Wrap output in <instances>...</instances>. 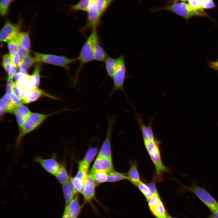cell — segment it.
I'll return each instance as SVG.
<instances>
[{"label":"cell","instance_id":"1","mask_svg":"<svg viewBox=\"0 0 218 218\" xmlns=\"http://www.w3.org/2000/svg\"><path fill=\"white\" fill-rule=\"evenodd\" d=\"M191 186H187L177 181L180 188V192H190L194 194L206 206L213 212L218 209V202L207 190L205 186L201 187L195 180H189Z\"/></svg>","mask_w":218,"mask_h":218},{"label":"cell","instance_id":"2","mask_svg":"<svg viewBox=\"0 0 218 218\" xmlns=\"http://www.w3.org/2000/svg\"><path fill=\"white\" fill-rule=\"evenodd\" d=\"M145 148L155 166V178L158 181H162V175L168 169L162 161L159 147L160 141L156 138L151 140L144 141Z\"/></svg>","mask_w":218,"mask_h":218},{"label":"cell","instance_id":"3","mask_svg":"<svg viewBox=\"0 0 218 218\" xmlns=\"http://www.w3.org/2000/svg\"><path fill=\"white\" fill-rule=\"evenodd\" d=\"M51 115L31 113L28 117L22 127L19 128V134L15 144L16 148H18L19 146L24 137L35 129Z\"/></svg>","mask_w":218,"mask_h":218},{"label":"cell","instance_id":"4","mask_svg":"<svg viewBox=\"0 0 218 218\" xmlns=\"http://www.w3.org/2000/svg\"><path fill=\"white\" fill-rule=\"evenodd\" d=\"M158 9L171 11L186 20L195 16H207L203 8L196 9L193 7L189 4L183 2H175L170 5Z\"/></svg>","mask_w":218,"mask_h":218},{"label":"cell","instance_id":"5","mask_svg":"<svg viewBox=\"0 0 218 218\" xmlns=\"http://www.w3.org/2000/svg\"><path fill=\"white\" fill-rule=\"evenodd\" d=\"M116 59V70L112 78L113 84L110 94H112L116 91H121L126 95L124 85L126 78L127 70L124 56L122 54Z\"/></svg>","mask_w":218,"mask_h":218},{"label":"cell","instance_id":"6","mask_svg":"<svg viewBox=\"0 0 218 218\" xmlns=\"http://www.w3.org/2000/svg\"><path fill=\"white\" fill-rule=\"evenodd\" d=\"M35 62H44L64 68L77 61V58H70L66 57L34 52Z\"/></svg>","mask_w":218,"mask_h":218},{"label":"cell","instance_id":"7","mask_svg":"<svg viewBox=\"0 0 218 218\" xmlns=\"http://www.w3.org/2000/svg\"><path fill=\"white\" fill-rule=\"evenodd\" d=\"M77 58V61L80 62V64L76 71L73 78L72 85L74 86H75L78 83L80 72L84 65L94 60L92 46L88 39H87L85 41L79 53L78 56Z\"/></svg>","mask_w":218,"mask_h":218},{"label":"cell","instance_id":"8","mask_svg":"<svg viewBox=\"0 0 218 218\" xmlns=\"http://www.w3.org/2000/svg\"><path fill=\"white\" fill-rule=\"evenodd\" d=\"M116 118V116L115 115L108 117L107 126L105 138L97 157L111 160V137Z\"/></svg>","mask_w":218,"mask_h":218},{"label":"cell","instance_id":"9","mask_svg":"<svg viewBox=\"0 0 218 218\" xmlns=\"http://www.w3.org/2000/svg\"><path fill=\"white\" fill-rule=\"evenodd\" d=\"M88 12L86 23L80 30L84 31L91 30L93 31H97V28L100 24L101 15L97 10L95 0H91Z\"/></svg>","mask_w":218,"mask_h":218},{"label":"cell","instance_id":"10","mask_svg":"<svg viewBox=\"0 0 218 218\" xmlns=\"http://www.w3.org/2000/svg\"><path fill=\"white\" fill-rule=\"evenodd\" d=\"M87 39L91 44L94 60L104 62L108 55L100 43L97 31H92Z\"/></svg>","mask_w":218,"mask_h":218},{"label":"cell","instance_id":"11","mask_svg":"<svg viewBox=\"0 0 218 218\" xmlns=\"http://www.w3.org/2000/svg\"><path fill=\"white\" fill-rule=\"evenodd\" d=\"M33 160L40 165L47 172L54 175L58 171L61 165L56 160L55 154L52 155L51 157L46 159L37 155Z\"/></svg>","mask_w":218,"mask_h":218},{"label":"cell","instance_id":"12","mask_svg":"<svg viewBox=\"0 0 218 218\" xmlns=\"http://www.w3.org/2000/svg\"><path fill=\"white\" fill-rule=\"evenodd\" d=\"M19 26L7 21L0 31V41L7 42L14 39L19 33Z\"/></svg>","mask_w":218,"mask_h":218},{"label":"cell","instance_id":"13","mask_svg":"<svg viewBox=\"0 0 218 218\" xmlns=\"http://www.w3.org/2000/svg\"><path fill=\"white\" fill-rule=\"evenodd\" d=\"M16 84L20 91L22 100L29 92L35 88V81L31 75H26L16 82Z\"/></svg>","mask_w":218,"mask_h":218},{"label":"cell","instance_id":"14","mask_svg":"<svg viewBox=\"0 0 218 218\" xmlns=\"http://www.w3.org/2000/svg\"><path fill=\"white\" fill-rule=\"evenodd\" d=\"M96 184L91 175H88L84 184L83 195L84 205L88 203H90L95 198V187Z\"/></svg>","mask_w":218,"mask_h":218},{"label":"cell","instance_id":"15","mask_svg":"<svg viewBox=\"0 0 218 218\" xmlns=\"http://www.w3.org/2000/svg\"><path fill=\"white\" fill-rule=\"evenodd\" d=\"M136 117L142 133L144 141L151 140L155 139L152 127L153 119H149L148 124L146 125L144 123L142 118L137 114H136Z\"/></svg>","mask_w":218,"mask_h":218},{"label":"cell","instance_id":"16","mask_svg":"<svg viewBox=\"0 0 218 218\" xmlns=\"http://www.w3.org/2000/svg\"><path fill=\"white\" fill-rule=\"evenodd\" d=\"M114 170L111 160L97 157L90 172L102 171L108 173Z\"/></svg>","mask_w":218,"mask_h":218},{"label":"cell","instance_id":"17","mask_svg":"<svg viewBox=\"0 0 218 218\" xmlns=\"http://www.w3.org/2000/svg\"><path fill=\"white\" fill-rule=\"evenodd\" d=\"M78 193H76L68 204L66 205L68 214L71 218H78L84 205L80 204Z\"/></svg>","mask_w":218,"mask_h":218},{"label":"cell","instance_id":"18","mask_svg":"<svg viewBox=\"0 0 218 218\" xmlns=\"http://www.w3.org/2000/svg\"><path fill=\"white\" fill-rule=\"evenodd\" d=\"M9 113L15 114L20 128L23 126L26 119L31 112L26 106L21 105L10 111Z\"/></svg>","mask_w":218,"mask_h":218},{"label":"cell","instance_id":"19","mask_svg":"<svg viewBox=\"0 0 218 218\" xmlns=\"http://www.w3.org/2000/svg\"><path fill=\"white\" fill-rule=\"evenodd\" d=\"M127 179L131 183L137 187L140 181L136 161L131 162L127 174Z\"/></svg>","mask_w":218,"mask_h":218},{"label":"cell","instance_id":"20","mask_svg":"<svg viewBox=\"0 0 218 218\" xmlns=\"http://www.w3.org/2000/svg\"><path fill=\"white\" fill-rule=\"evenodd\" d=\"M45 95L49 97V95L43 91L38 88H35L22 99V102L24 104H29L37 100L41 96Z\"/></svg>","mask_w":218,"mask_h":218},{"label":"cell","instance_id":"21","mask_svg":"<svg viewBox=\"0 0 218 218\" xmlns=\"http://www.w3.org/2000/svg\"><path fill=\"white\" fill-rule=\"evenodd\" d=\"M62 188L66 205H67L76 194L70 179L62 184Z\"/></svg>","mask_w":218,"mask_h":218},{"label":"cell","instance_id":"22","mask_svg":"<svg viewBox=\"0 0 218 218\" xmlns=\"http://www.w3.org/2000/svg\"><path fill=\"white\" fill-rule=\"evenodd\" d=\"M0 109L4 111L9 113L16 107L13 102L10 95L5 94L1 98L0 101Z\"/></svg>","mask_w":218,"mask_h":218},{"label":"cell","instance_id":"23","mask_svg":"<svg viewBox=\"0 0 218 218\" xmlns=\"http://www.w3.org/2000/svg\"><path fill=\"white\" fill-rule=\"evenodd\" d=\"M14 40L19 42L23 48L29 52L30 49V41L28 32H19Z\"/></svg>","mask_w":218,"mask_h":218},{"label":"cell","instance_id":"24","mask_svg":"<svg viewBox=\"0 0 218 218\" xmlns=\"http://www.w3.org/2000/svg\"><path fill=\"white\" fill-rule=\"evenodd\" d=\"M104 62L107 74L112 78L116 70V59L108 56Z\"/></svg>","mask_w":218,"mask_h":218},{"label":"cell","instance_id":"25","mask_svg":"<svg viewBox=\"0 0 218 218\" xmlns=\"http://www.w3.org/2000/svg\"><path fill=\"white\" fill-rule=\"evenodd\" d=\"M58 182L63 184L69 179V176L64 164H61L59 169L54 175Z\"/></svg>","mask_w":218,"mask_h":218},{"label":"cell","instance_id":"26","mask_svg":"<svg viewBox=\"0 0 218 218\" xmlns=\"http://www.w3.org/2000/svg\"><path fill=\"white\" fill-rule=\"evenodd\" d=\"M150 210L156 218H168L166 210L162 201Z\"/></svg>","mask_w":218,"mask_h":218},{"label":"cell","instance_id":"27","mask_svg":"<svg viewBox=\"0 0 218 218\" xmlns=\"http://www.w3.org/2000/svg\"><path fill=\"white\" fill-rule=\"evenodd\" d=\"M98 151L97 147H90L88 150L85 156L81 161L89 166Z\"/></svg>","mask_w":218,"mask_h":218},{"label":"cell","instance_id":"28","mask_svg":"<svg viewBox=\"0 0 218 218\" xmlns=\"http://www.w3.org/2000/svg\"><path fill=\"white\" fill-rule=\"evenodd\" d=\"M127 178V175L126 173L114 171L108 173L107 182H115Z\"/></svg>","mask_w":218,"mask_h":218},{"label":"cell","instance_id":"29","mask_svg":"<svg viewBox=\"0 0 218 218\" xmlns=\"http://www.w3.org/2000/svg\"><path fill=\"white\" fill-rule=\"evenodd\" d=\"M70 179L75 194L79 193L82 194L84 190V182L75 176L71 178Z\"/></svg>","mask_w":218,"mask_h":218},{"label":"cell","instance_id":"30","mask_svg":"<svg viewBox=\"0 0 218 218\" xmlns=\"http://www.w3.org/2000/svg\"><path fill=\"white\" fill-rule=\"evenodd\" d=\"M113 0H95L97 10L101 15Z\"/></svg>","mask_w":218,"mask_h":218},{"label":"cell","instance_id":"31","mask_svg":"<svg viewBox=\"0 0 218 218\" xmlns=\"http://www.w3.org/2000/svg\"><path fill=\"white\" fill-rule=\"evenodd\" d=\"M94 179L96 185L107 182L108 173L104 172L98 171L89 173Z\"/></svg>","mask_w":218,"mask_h":218},{"label":"cell","instance_id":"32","mask_svg":"<svg viewBox=\"0 0 218 218\" xmlns=\"http://www.w3.org/2000/svg\"><path fill=\"white\" fill-rule=\"evenodd\" d=\"M91 0H80L76 4L71 6L70 9L73 11L82 10L88 11Z\"/></svg>","mask_w":218,"mask_h":218},{"label":"cell","instance_id":"33","mask_svg":"<svg viewBox=\"0 0 218 218\" xmlns=\"http://www.w3.org/2000/svg\"><path fill=\"white\" fill-rule=\"evenodd\" d=\"M137 187L147 200L154 195L147 185L143 182L140 181Z\"/></svg>","mask_w":218,"mask_h":218},{"label":"cell","instance_id":"34","mask_svg":"<svg viewBox=\"0 0 218 218\" xmlns=\"http://www.w3.org/2000/svg\"><path fill=\"white\" fill-rule=\"evenodd\" d=\"M14 0H0V14L2 16L7 15L10 6Z\"/></svg>","mask_w":218,"mask_h":218},{"label":"cell","instance_id":"35","mask_svg":"<svg viewBox=\"0 0 218 218\" xmlns=\"http://www.w3.org/2000/svg\"><path fill=\"white\" fill-rule=\"evenodd\" d=\"M35 62V61L34 58H32L28 55L21 60L19 67L27 70Z\"/></svg>","mask_w":218,"mask_h":218},{"label":"cell","instance_id":"36","mask_svg":"<svg viewBox=\"0 0 218 218\" xmlns=\"http://www.w3.org/2000/svg\"><path fill=\"white\" fill-rule=\"evenodd\" d=\"M147 201L150 210L157 206L161 201L158 194L154 195Z\"/></svg>","mask_w":218,"mask_h":218},{"label":"cell","instance_id":"37","mask_svg":"<svg viewBox=\"0 0 218 218\" xmlns=\"http://www.w3.org/2000/svg\"><path fill=\"white\" fill-rule=\"evenodd\" d=\"M8 48L9 54L11 56L18 53V45L15 40H12L8 41Z\"/></svg>","mask_w":218,"mask_h":218},{"label":"cell","instance_id":"38","mask_svg":"<svg viewBox=\"0 0 218 218\" xmlns=\"http://www.w3.org/2000/svg\"><path fill=\"white\" fill-rule=\"evenodd\" d=\"M40 66L39 65H35L32 74L31 75L33 77L35 82V88H38L40 81Z\"/></svg>","mask_w":218,"mask_h":218},{"label":"cell","instance_id":"39","mask_svg":"<svg viewBox=\"0 0 218 218\" xmlns=\"http://www.w3.org/2000/svg\"><path fill=\"white\" fill-rule=\"evenodd\" d=\"M88 171L82 168H78L75 177L85 183L88 175Z\"/></svg>","mask_w":218,"mask_h":218},{"label":"cell","instance_id":"40","mask_svg":"<svg viewBox=\"0 0 218 218\" xmlns=\"http://www.w3.org/2000/svg\"><path fill=\"white\" fill-rule=\"evenodd\" d=\"M16 41L18 45V53L20 58L21 60L24 58L29 55V52H27L23 48L19 42L17 41Z\"/></svg>","mask_w":218,"mask_h":218},{"label":"cell","instance_id":"41","mask_svg":"<svg viewBox=\"0 0 218 218\" xmlns=\"http://www.w3.org/2000/svg\"><path fill=\"white\" fill-rule=\"evenodd\" d=\"M203 0H187L189 4L193 7L196 9L201 8Z\"/></svg>","mask_w":218,"mask_h":218},{"label":"cell","instance_id":"42","mask_svg":"<svg viewBox=\"0 0 218 218\" xmlns=\"http://www.w3.org/2000/svg\"><path fill=\"white\" fill-rule=\"evenodd\" d=\"M9 95L13 102L16 107L21 105L22 102L20 99L12 93H10Z\"/></svg>","mask_w":218,"mask_h":218},{"label":"cell","instance_id":"43","mask_svg":"<svg viewBox=\"0 0 218 218\" xmlns=\"http://www.w3.org/2000/svg\"><path fill=\"white\" fill-rule=\"evenodd\" d=\"M17 66L14 64H11L8 73V78H12L15 74L16 71Z\"/></svg>","mask_w":218,"mask_h":218},{"label":"cell","instance_id":"44","mask_svg":"<svg viewBox=\"0 0 218 218\" xmlns=\"http://www.w3.org/2000/svg\"><path fill=\"white\" fill-rule=\"evenodd\" d=\"M13 83L12 78H8L5 89V94H10L11 93Z\"/></svg>","mask_w":218,"mask_h":218},{"label":"cell","instance_id":"45","mask_svg":"<svg viewBox=\"0 0 218 218\" xmlns=\"http://www.w3.org/2000/svg\"><path fill=\"white\" fill-rule=\"evenodd\" d=\"M2 63L11 64L13 63L12 57L10 54H6L2 57Z\"/></svg>","mask_w":218,"mask_h":218},{"label":"cell","instance_id":"46","mask_svg":"<svg viewBox=\"0 0 218 218\" xmlns=\"http://www.w3.org/2000/svg\"><path fill=\"white\" fill-rule=\"evenodd\" d=\"M11 57L13 63L16 66H19L21 61V60L18 53H17Z\"/></svg>","mask_w":218,"mask_h":218},{"label":"cell","instance_id":"47","mask_svg":"<svg viewBox=\"0 0 218 218\" xmlns=\"http://www.w3.org/2000/svg\"><path fill=\"white\" fill-rule=\"evenodd\" d=\"M11 92L18 98L21 100L20 91L16 83H13L12 88Z\"/></svg>","mask_w":218,"mask_h":218},{"label":"cell","instance_id":"48","mask_svg":"<svg viewBox=\"0 0 218 218\" xmlns=\"http://www.w3.org/2000/svg\"><path fill=\"white\" fill-rule=\"evenodd\" d=\"M215 7V5L213 0H208L205 4L202 6V8L203 9H208L213 8Z\"/></svg>","mask_w":218,"mask_h":218},{"label":"cell","instance_id":"49","mask_svg":"<svg viewBox=\"0 0 218 218\" xmlns=\"http://www.w3.org/2000/svg\"><path fill=\"white\" fill-rule=\"evenodd\" d=\"M150 187L154 195L158 194L155 183L154 182H151L147 184Z\"/></svg>","mask_w":218,"mask_h":218},{"label":"cell","instance_id":"50","mask_svg":"<svg viewBox=\"0 0 218 218\" xmlns=\"http://www.w3.org/2000/svg\"><path fill=\"white\" fill-rule=\"evenodd\" d=\"M26 75H27L20 72L17 73H15L14 76V79L15 81L17 82Z\"/></svg>","mask_w":218,"mask_h":218},{"label":"cell","instance_id":"51","mask_svg":"<svg viewBox=\"0 0 218 218\" xmlns=\"http://www.w3.org/2000/svg\"><path fill=\"white\" fill-rule=\"evenodd\" d=\"M208 66L213 69L218 71V62H211L209 63Z\"/></svg>","mask_w":218,"mask_h":218},{"label":"cell","instance_id":"52","mask_svg":"<svg viewBox=\"0 0 218 218\" xmlns=\"http://www.w3.org/2000/svg\"><path fill=\"white\" fill-rule=\"evenodd\" d=\"M2 64L3 67L5 70L8 73L11 64Z\"/></svg>","mask_w":218,"mask_h":218},{"label":"cell","instance_id":"53","mask_svg":"<svg viewBox=\"0 0 218 218\" xmlns=\"http://www.w3.org/2000/svg\"><path fill=\"white\" fill-rule=\"evenodd\" d=\"M19 72L25 74L26 75H28L27 70L21 67H19Z\"/></svg>","mask_w":218,"mask_h":218},{"label":"cell","instance_id":"54","mask_svg":"<svg viewBox=\"0 0 218 218\" xmlns=\"http://www.w3.org/2000/svg\"><path fill=\"white\" fill-rule=\"evenodd\" d=\"M213 213V216L214 218H218V209Z\"/></svg>","mask_w":218,"mask_h":218},{"label":"cell","instance_id":"55","mask_svg":"<svg viewBox=\"0 0 218 218\" xmlns=\"http://www.w3.org/2000/svg\"><path fill=\"white\" fill-rule=\"evenodd\" d=\"M208 0H203L201 4V8L202 6L204 5Z\"/></svg>","mask_w":218,"mask_h":218},{"label":"cell","instance_id":"56","mask_svg":"<svg viewBox=\"0 0 218 218\" xmlns=\"http://www.w3.org/2000/svg\"><path fill=\"white\" fill-rule=\"evenodd\" d=\"M178 0H181L182 1H187V0H175L176 1H177Z\"/></svg>","mask_w":218,"mask_h":218},{"label":"cell","instance_id":"57","mask_svg":"<svg viewBox=\"0 0 218 218\" xmlns=\"http://www.w3.org/2000/svg\"><path fill=\"white\" fill-rule=\"evenodd\" d=\"M208 218H214L213 217V216H210Z\"/></svg>","mask_w":218,"mask_h":218},{"label":"cell","instance_id":"58","mask_svg":"<svg viewBox=\"0 0 218 218\" xmlns=\"http://www.w3.org/2000/svg\"><path fill=\"white\" fill-rule=\"evenodd\" d=\"M168 218H175L168 216Z\"/></svg>","mask_w":218,"mask_h":218},{"label":"cell","instance_id":"59","mask_svg":"<svg viewBox=\"0 0 218 218\" xmlns=\"http://www.w3.org/2000/svg\"></svg>","mask_w":218,"mask_h":218},{"label":"cell","instance_id":"60","mask_svg":"<svg viewBox=\"0 0 218 218\" xmlns=\"http://www.w3.org/2000/svg\"><path fill=\"white\" fill-rule=\"evenodd\" d=\"M217 62H218V61H217Z\"/></svg>","mask_w":218,"mask_h":218}]
</instances>
